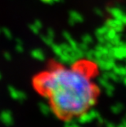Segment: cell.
Listing matches in <instances>:
<instances>
[{
    "instance_id": "6da1fadb",
    "label": "cell",
    "mask_w": 126,
    "mask_h": 127,
    "mask_svg": "<svg viewBox=\"0 0 126 127\" xmlns=\"http://www.w3.org/2000/svg\"><path fill=\"white\" fill-rule=\"evenodd\" d=\"M34 90L47 100L60 119L70 120L92 108L97 88L87 69L80 64L66 66L50 63L32 78Z\"/></svg>"
}]
</instances>
